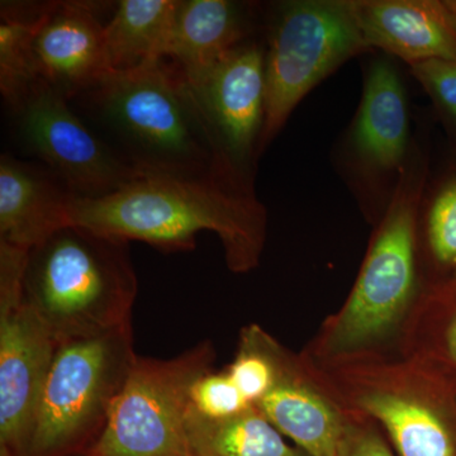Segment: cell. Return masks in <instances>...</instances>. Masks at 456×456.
Instances as JSON below:
<instances>
[{"label":"cell","instance_id":"cell-1","mask_svg":"<svg viewBox=\"0 0 456 456\" xmlns=\"http://www.w3.org/2000/svg\"><path fill=\"white\" fill-rule=\"evenodd\" d=\"M70 220L164 253L193 250L198 233L211 231L221 240L227 268L237 274L259 265L268 226L265 207L255 194L216 179L147 174L108 196H75Z\"/></svg>","mask_w":456,"mask_h":456},{"label":"cell","instance_id":"cell-2","mask_svg":"<svg viewBox=\"0 0 456 456\" xmlns=\"http://www.w3.org/2000/svg\"><path fill=\"white\" fill-rule=\"evenodd\" d=\"M77 98L116 143L113 149L141 173L230 185L193 90L170 60L110 71Z\"/></svg>","mask_w":456,"mask_h":456},{"label":"cell","instance_id":"cell-3","mask_svg":"<svg viewBox=\"0 0 456 456\" xmlns=\"http://www.w3.org/2000/svg\"><path fill=\"white\" fill-rule=\"evenodd\" d=\"M430 149L417 132L410 160L373 236L346 302L321 327L305 355L317 362L378 350L401 331L424 288L419 212L431 174Z\"/></svg>","mask_w":456,"mask_h":456},{"label":"cell","instance_id":"cell-4","mask_svg":"<svg viewBox=\"0 0 456 456\" xmlns=\"http://www.w3.org/2000/svg\"><path fill=\"white\" fill-rule=\"evenodd\" d=\"M307 359L347 412L382 426L399 456H456L455 368L380 350Z\"/></svg>","mask_w":456,"mask_h":456},{"label":"cell","instance_id":"cell-5","mask_svg":"<svg viewBox=\"0 0 456 456\" xmlns=\"http://www.w3.org/2000/svg\"><path fill=\"white\" fill-rule=\"evenodd\" d=\"M128 245L70 224L29 250L25 302L57 344L131 323L139 281Z\"/></svg>","mask_w":456,"mask_h":456},{"label":"cell","instance_id":"cell-6","mask_svg":"<svg viewBox=\"0 0 456 456\" xmlns=\"http://www.w3.org/2000/svg\"><path fill=\"white\" fill-rule=\"evenodd\" d=\"M131 323L60 344L27 456H83L103 434L134 360Z\"/></svg>","mask_w":456,"mask_h":456},{"label":"cell","instance_id":"cell-7","mask_svg":"<svg viewBox=\"0 0 456 456\" xmlns=\"http://www.w3.org/2000/svg\"><path fill=\"white\" fill-rule=\"evenodd\" d=\"M266 17V114L261 154L318 84L354 57L373 53L354 0H285Z\"/></svg>","mask_w":456,"mask_h":456},{"label":"cell","instance_id":"cell-8","mask_svg":"<svg viewBox=\"0 0 456 456\" xmlns=\"http://www.w3.org/2000/svg\"><path fill=\"white\" fill-rule=\"evenodd\" d=\"M415 137L406 84L397 60L371 53L364 68L358 110L336 145L332 160L374 226L397 191Z\"/></svg>","mask_w":456,"mask_h":456},{"label":"cell","instance_id":"cell-9","mask_svg":"<svg viewBox=\"0 0 456 456\" xmlns=\"http://www.w3.org/2000/svg\"><path fill=\"white\" fill-rule=\"evenodd\" d=\"M215 359L209 340L170 359L137 355L103 434L83 456H189L191 388Z\"/></svg>","mask_w":456,"mask_h":456},{"label":"cell","instance_id":"cell-10","mask_svg":"<svg viewBox=\"0 0 456 456\" xmlns=\"http://www.w3.org/2000/svg\"><path fill=\"white\" fill-rule=\"evenodd\" d=\"M45 80H35L12 108L20 140L74 196L101 198L146 175L97 136Z\"/></svg>","mask_w":456,"mask_h":456},{"label":"cell","instance_id":"cell-11","mask_svg":"<svg viewBox=\"0 0 456 456\" xmlns=\"http://www.w3.org/2000/svg\"><path fill=\"white\" fill-rule=\"evenodd\" d=\"M208 128L222 175L255 194L254 178L265 126V45L251 38L189 83Z\"/></svg>","mask_w":456,"mask_h":456},{"label":"cell","instance_id":"cell-12","mask_svg":"<svg viewBox=\"0 0 456 456\" xmlns=\"http://www.w3.org/2000/svg\"><path fill=\"white\" fill-rule=\"evenodd\" d=\"M59 344L23 302L0 311V448L28 455L36 413Z\"/></svg>","mask_w":456,"mask_h":456},{"label":"cell","instance_id":"cell-13","mask_svg":"<svg viewBox=\"0 0 456 456\" xmlns=\"http://www.w3.org/2000/svg\"><path fill=\"white\" fill-rule=\"evenodd\" d=\"M101 7L99 3L49 2L33 38L36 75L69 101L110 73Z\"/></svg>","mask_w":456,"mask_h":456},{"label":"cell","instance_id":"cell-14","mask_svg":"<svg viewBox=\"0 0 456 456\" xmlns=\"http://www.w3.org/2000/svg\"><path fill=\"white\" fill-rule=\"evenodd\" d=\"M256 407L308 456H338L351 419L305 354L288 349L277 382Z\"/></svg>","mask_w":456,"mask_h":456},{"label":"cell","instance_id":"cell-15","mask_svg":"<svg viewBox=\"0 0 456 456\" xmlns=\"http://www.w3.org/2000/svg\"><path fill=\"white\" fill-rule=\"evenodd\" d=\"M356 20L371 53L408 66L456 61V31L444 0H354Z\"/></svg>","mask_w":456,"mask_h":456},{"label":"cell","instance_id":"cell-16","mask_svg":"<svg viewBox=\"0 0 456 456\" xmlns=\"http://www.w3.org/2000/svg\"><path fill=\"white\" fill-rule=\"evenodd\" d=\"M259 5L232 0H178L164 59L191 83L254 38Z\"/></svg>","mask_w":456,"mask_h":456},{"label":"cell","instance_id":"cell-17","mask_svg":"<svg viewBox=\"0 0 456 456\" xmlns=\"http://www.w3.org/2000/svg\"><path fill=\"white\" fill-rule=\"evenodd\" d=\"M74 194L51 173L4 154L0 159V241L31 250L70 226Z\"/></svg>","mask_w":456,"mask_h":456},{"label":"cell","instance_id":"cell-18","mask_svg":"<svg viewBox=\"0 0 456 456\" xmlns=\"http://www.w3.org/2000/svg\"><path fill=\"white\" fill-rule=\"evenodd\" d=\"M185 436L189 456H308L290 446L256 406L226 419L189 408Z\"/></svg>","mask_w":456,"mask_h":456},{"label":"cell","instance_id":"cell-19","mask_svg":"<svg viewBox=\"0 0 456 456\" xmlns=\"http://www.w3.org/2000/svg\"><path fill=\"white\" fill-rule=\"evenodd\" d=\"M178 0H122L104 27L110 71L164 59Z\"/></svg>","mask_w":456,"mask_h":456},{"label":"cell","instance_id":"cell-20","mask_svg":"<svg viewBox=\"0 0 456 456\" xmlns=\"http://www.w3.org/2000/svg\"><path fill=\"white\" fill-rule=\"evenodd\" d=\"M419 251L425 285L456 275V156L428 176L419 212Z\"/></svg>","mask_w":456,"mask_h":456},{"label":"cell","instance_id":"cell-21","mask_svg":"<svg viewBox=\"0 0 456 456\" xmlns=\"http://www.w3.org/2000/svg\"><path fill=\"white\" fill-rule=\"evenodd\" d=\"M399 332V353L456 368V275L425 285Z\"/></svg>","mask_w":456,"mask_h":456},{"label":"cell","instance_id":"cell-22","mask_svg":"<svg viewBox=\"0 0 456 456\" xmlns=\"http://www.w3.org/2000/svg\"><path fill=\"white\" fill-rule=\"evenodd\" d=\"M42 4L2 3L0 23V90L9 107L17 103L37 75L32 62V42L46 13Z\"/></svg>","mask_w":456,"mask_h":456},{"label":"cell","instance_id":"cell-23","mask_svg":"<svg viewBox=\"0 0 456 456\" xmlns=\"http://www.w3.org/2000/svg\"><path fill=\"white\" fill-rule=\"evenodd\" d=\"M285 351L283 345L259 325L241 330L235 359L226 370L254 406L277 382Z\"/></svg>","mask_w":456,"mask_h":456},{"label":"cell","instance_id":"cell-24","mask_svg":"<svg viewBox=\"0 0 456 456\" xmlns=\"http://www.w3.org/2000/svg\"><path fill=\"white\" fill-rule=\"evenodd\" d=\"M410 73L430 98L456 156V61L422 62L411 66Z\"/></svg>","mask_w":456,"mask_h":456},{"label":"cell","instance_id":"cell-25","mask_svg":"<svg viewBox=\"0 0 456 456\" xmlns=\"http://www.w3.org/2000/svg\"><path fill=\"white\" fill-rule=\"evenodd\" d=\"M253 406L240 391L226 369L207 371L191 388V410L208 419H226L240 415Z\"/></svg>","mask_w":456,"mask_h":456},{"label":"cell","instance_id":"cell-26","mask_svg":"<svg viewBox=\"0 0 456 456\" xmlns=\"http://www.w3.org/2000/svg\"><path fill=\"white\" fill-rule=\"evenodd\" d=\"M28 250L0 241V311L25 302V275Z\"/></svg>","mask_w":456,"mask_h":456},{"label":"cell","instance_id":"cell-27","mask_svg":"<svg viewBox=\"0 0 456 456\" xmlns=\"http://www.w3.org/2000/svg\"><path fill=\"white\" fill-rule=\"evenodd\" d=\"M351 415V413H350ZM338 456H395L371 419L351 415Z\"/></svg>","mask_w":456,"mask_h":456},{"label":"cell","instance_id":"cell-28","mask_svg":"<svg viewBox=\"0 0 456 456\" xmlns=\"http://www.w3.org/2000/svg\"><path fill=\"white\" fill-rule=\"evenodd\" d=\"M446 11H448L450 20L456 31V0H444Z\"/></svg>","mask_w":456,"mask_h":456},{"label":"cell","instance_id":"cell-29","mask_svg":"<svg viewBox=\"0 0 456 456\" xmlns=\"http://www.w3.org/2000/svg\"><path fill=\"white\" fill-rule=\"evenodd\" d=\"M0 456H13L11 452H8L7 449L0 448Z\"/></svg>","mask_w":456,"mask_h":456}]
</instances>
